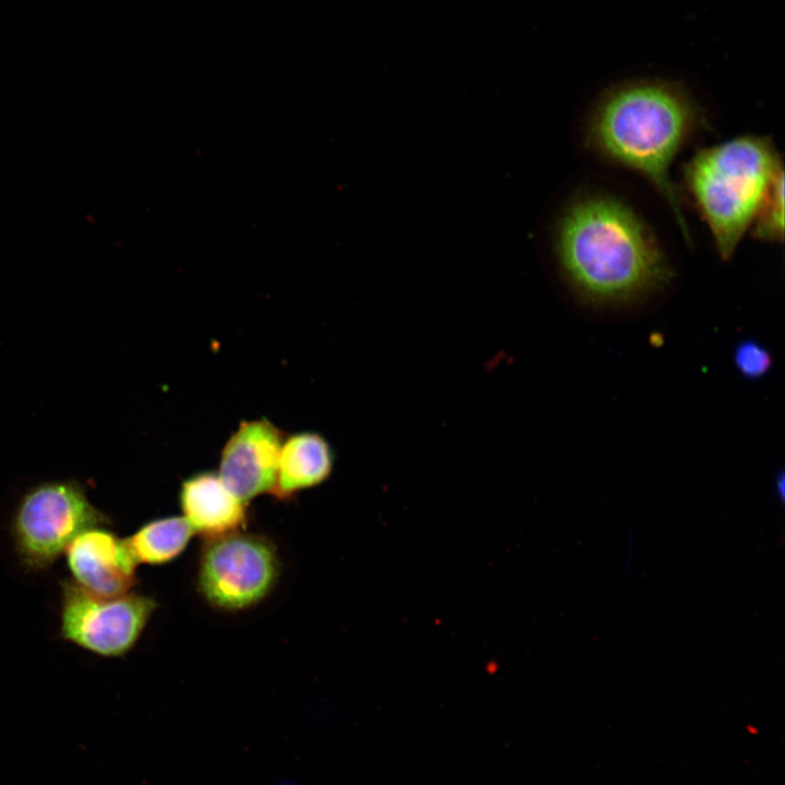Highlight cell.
I'll return each mask as SVG.
<instances>
[{
    "instance_id": "1",
    "label": "cell",
    "mask_w": 785,
    "mask_h": 785,
    "mask_svg": "<svg viewBox=\"0 0 785 785\" xmlns=\"http://www.w3.org/2000/svg\"><path fill=\"white\" fill-rule=\"evenodd\" d=\"M555 252L568 285L593 305H617L662 288L671 268L650 230L625 203L587 195L563 212Z\"/></svg>"
},
{
    "instance_id": "2",
    "label": "cell",
    "mask_w": 785,
    "mask_h": 785,
    "mask_svg": "<svg viewBox=\"0 0 785 785\" xmlns=\"http://www.w3.org/2000/svg\"><path fill=\"white\" fill-rule=\"evenodd\" d=\"M698 109L679 84L641 80L618 85L600 99L589 140L603 156L652 182L690 239L669 166L697 126Z\"/></svg>"
},
{
    "instance_id": "3",
    "label": "cell",
    "mask_w": 785,
    "mask_h": 785,
    "mask_svg": "<svg viewBox=\"0 0 785 785\" xmlns=\"http://www.w3.org/2000/svg\"><path fill=\"white\" fill-rule=\"evenodd\" d=\"M781 169L771 140L756 135L700 149L685 165L686 185L723 259L735 253Z\"/></svg>"
},
{
    "instance_id": "4",
    "label": "cell",
    "mask_w": 785,
    "mask_h": 785,
    "mask_svg": "<svg viewBox=\"0 0 785 785\" xmlns=\"http://www.w3.org/2000/svg\"><path fill=\"white\" fill-rule=\"evenodd\" d=\"M109 524L76 481L40 483L21 498L11 520V535L21 564L29 570L49 568L71 541L86 529Z\"/></svg>"
},
{
    "instance_id": "5",
    "label": "cell",
    "mask_w": 785,
    "mask_h": 785,
    "mask_svg": "<svg viewBox=\"0 0 785 785\" xmlns=\"http://www.w3.org/2000/svg\"><path fill=\"white\" fill-rule=\"evenodd\" d=\"M278 576L274 544L265 536L237 531L207 539L200 556L197 585L212 606L237 612L264 600Z\"/></svg>"
},
{
    "instance_id": "6",
    "label": "cell",
    "mask_w": 785,
    "mask_h": 785,
    "mask_svg": "<svg viewBox=\"0 0 785 785\" xmlns=\"http://www.w3.org/2000/svg\"><path fill=\"white\" fill-rule=\"evenodd\" d=\"M62 639L105 657L125 655L137 642L157 607L154 599L128 592L96 595L72 579L60 582Z\"/></svg>"
},
{
    "instance_id": "7",
    "label": "cell",
    "mask_w": 785,
    "mask_h": 785,
    "mask_svg": "<svg viewBox=\"0 0 785 785\" xmlns=\"http://www.w3.org/2000/svg\"><path fill=\"white\" fill-rule=\"evenodd\" d=\"M283 440L280 428L267 419L243 421L221 451L219 478L245 504L271 493Z\"/></svg>"
},
{
    "instance_id": "8",
    "label": "cell",
    "mask_w": 785,
    "mask_h": 785,
    "mask_svg": "<svg viewBox=\"0 0 785 785\" xmlns=\"http://www.w3.org/2000/svg\"><path fill=\"white\" fill-rule=\"evenodd\" d=\"M64 554L72 580L96 595L113 597L125 594L137 581V563L124 539L105 526L81 532L67 546Z\"/></svg>"
},
{
    "instance_id": "9",
    "label": "cell",
    "mask_w": 785,
    "mask_h": 785,
    "mask_svg": "<svg viewBox=\"0 0 785 785\" xmlns=\"http://www.w3.org/2000/svg\"><path fill=\"white\" fill-rule=\"evenodd\" d=\"M180 505L193 532L215 538L241 531L247 519L245 503L221 481L218 473L206 471L182 482Z\"/></svg>"
},
{
    "instance_id": "10",
    "label": "cell",
    "mask_w": 785,
    "mask_h": 785,
    "mask_svg": "<svg viewBox=\"0 0 785 785\" xmlns=\"http://www.w3.org/2000/svg\"><path fill=\"white\" fill-rule=\"evenodd\" d=\"M335 454L328 440L315 432H300L283 440L271 494L289 499L302 490L323 483L331 474Z\"/></svg>"
},
{
    "instance_id": "11",
    "label": "cell",
    "mask_w": 785,
    "mask_h": 785,
    "mask_svg": "<svg viewBox=\"0 0 785 785\" xmlns=\"http://www.w3.org/2000/svg\"><path fill=\"white\" fill-rule=\"evenodd\" d=\"M193 533L183 517H167L146 522L124 541L137 564L160 565L178 557Z\"/></svg>"
},
{
    "instance_id": "12",
    "label": "cell",
    "mask_w": 785,
    "mask_h": 785,
    "mask_svg": "<svg viewBox=\"0 0 785 785\" xmlns=\"http://www.w3.org/2000/svg\"><path fill=\"white\" fill-rule=\"evenodd\" d=\"M753 235L763 241H782L784 235V171L773 178L753 220Z\"/></svg>"
},
{
    "instance_id": "13",
    "label": "cell",
    "mask_w": 785,
    "mask_h": 785,
    "mask_svg": "<svg viewBox=\"0 0 785 785\" xmlns=\"http://www.w3.org/2000/svg\"><path fill=\"white\" fill-rule=\"evenodd\" d=\"M733 358L738 372L750 381L764 376L772 366V357L769 350L752 339L739 341L735 347Z\"/></svg>"
},
{
    "instance_id": "14",
    "label": "cell",
    "mask_w": 785,
    "mask_h": 785,
    "mask_svg": "<svg viewBox=\"0 0 785 785\" xmlns=\"http://www.w3.org/2000/svg\"><path fill=\"white\" fill-rule=\"evenodd\" d=\"M784 482H785V478H784L783 473H780L774 481L775 494H776V497H778L781 500L784 499V488H785Z\"/></svg>"
}]
</instances>
